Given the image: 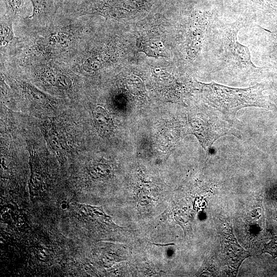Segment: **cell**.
<instances>
[{
    "instance_id": "4fadbf2b",
    "label": "cell",
    "mask_w": 277,
    "mask_h": 277,
    "mask_svg": "<svg viewBox=\"0 0 277 277\" xmlns=\"http://www.w3.org/2000/svg\"><path fill=\"white\" fill-rule=\"evenodd\" d=\"M91 173L97 177H104L110 173V168L106 165L96 164L92 167Z\"/></svg>"
},
{
    "instance_id": "ba28073f",
    "label": "cell",
    "mask_w": 277,
    "mask_h": 277,
    "mask_svg": "<svg viewBox=\"0 0 277 277\" xmlns=\"http://www.w3.org/2000/svg\"><path fill=\"white\" fill-rule=\"evenodd\" d=\"M45 138L51 148L58 156L63 155L67 149V140L62 129L56 124L47 125L45 128Z\"/></svg>"
},
{
    "instance_id": "6da1fadb",
    "label": "cell",
    "mask_w": 277,
    "mask_h": 277,
    "mask_svg": "<svg viewBox=\"0 0 277 277\" xmlns=\"http://www.w3.org/2000/svg\"><path fill=\"white\" fill-rule=\"evenodd\" d=\"M200 84L206 101L229 122L235 119L238 111L244 107L268 108L271 106L263 94L264 88L261 84L244 89L229 87L213 82Z\"/></svg>"
},
{
    "instance_id": "52a82bcc",
    "label": "cell",
    "mask_w": 277,
    "mask_h": 277,
    "mask_svg": "<svg viewBox=\"0 0 277 277\" xmlns=\"http://www.w3.org/2000/svg\"><path fill=\"white\" fill-rule=\"evenodd\" d=\"M32 13L28 18L33 21L51 18L62 6L64 0H31Z\"/></svg>"
},
{
    "instance_id": "277c9868",
    "label": "cell",
    "mask_w": 277,
    "mask_h": 277,
    "mask_svg": "<svg viewBox=\"0 0 277 277\" xmlns=\"http://www.w3.org/2000/svg\"><path fill=\"white\" fill-rule=\"evenodd\" d=\"M36 65L34 74L43 83L63 91H68L73 88L72 78L61 64L51 60L39 62Z\"/></svg>"
},
{
    "instance_id": "8992f818",
    "label": "cell",
    "mask_w": 277,
    "mask_h": 277,
    "mask_svg": "<svg viewBox=\"0 0 277 277\" xmlns=\"http://www.w3.org/2000/svg\"><path fill=\"white\" fill-rule=\"evenodd\" d=\"M209 15L202 13L195 16L190 22L186 35V52L192 58L201 49L205 32L209 23Z\"/></svg>"
},
{
    "instance_id": "5bb4252c",
    "label": "cell",
    "mask_w": 277,
    "mask_h": 277,
    "mask_svg": "<svg viewBox=\"0 0 277 277\" xmlns=\"http://www.w3.org/2000/svg\"><path fill=\"white\" fill-rule=\"evenodd\" d=\"M263 252L269 253L273 257L277 256V237L273 238L269 243L265 245Z\"/></svg>"
},
{
    "instance_id": "9a60e30c",
    "label": "cell",
    "mask_w": 277,
    "mask_h": 277,
    "mask_svg": "<svg viewBox=\"0 0 277 277\" xmlns=\"http://www.w3.org/2000/svg\"><path fill=\"white\" fill-rule=\"evenodd\" d=\"M271 36L273 50L277 55V30L271 32Z\"/></svg>"
},
{
    "instance_id": "8fae6325",
    "label": "cell",
    "mask_w": 277,
    "mask_h": 277,
    "mask_svg": "<svg viewBox=\"0 0 277 277\" xmlns=\"http://www.w3.org/2000/svg\"><path fill=\"white\" fill-rule=\"evenodd\" d=\"M13 19L6 15L1 16L0 25V47L2 51L15 37L13 29Z\"/></svg>"
},
{
    "instance_id": "30bf717a",
    "label": "cell",
    "mask_w": 277,
    "mask_h": 277,
    "mask_svg": "<svg viewBox=\"0 0 277 277\" xmlns=\"http://www.w3.org/2000/svg\"><path fill=\"white\" fill-rule=\"evenodd\" d=\"M93 121L97 131L102 135L109 134L113 130V121L107 111L101 106H97L93 111Z\"/></svg>"
},
{
    "instance_id": "9c48e42d",
    "label": "cell",
    "mask_w": 277,
    "mask_h": 277,
    "mask_svg": "<svg viewBox=\"0 0 277 277\" xmlns=\"http://www.w3.org/2000/svg\"><path fill=\"white\" fill-rule=\"evenodd\" d=\"M224 253L227 262L235 270H238L243 261L250 255L234 240L232 244L229 242L228 245L224 246Z\"/></svg>"
},
{
    "instance_id": "7c38bea8",
    "label": "cell",
    "mask_w": 277,
    "mask_h": 277,
    "mask_svg": "<svg viewBox=\"0 0 277 277\" xmlns=\"http://www.w3.org/2000/svg\"><path fill=\"white\" fill-rule=\"evenodd\" d=\"M6 9V15L13 20L19 18L24 10V0H2Z\"/></svg>"
},
{
    "instance_id": "7a4b0ae2",
    "label": "cell",
    "mask_w": 277,
    "mask_h": 277,
    "mask_svg": "<svg viewBox=\"0 0 277 277\" xmlns=\"http://www.w3.org/2000/svg\"><path fill=\"white\" fill-rule=\"evenodd\" d=\"M81 37V27L76 24L62 25L37 33L26 52L25 57L41 61L51 60L70 51Z\"/></svg>"
},
{
    "instance_id": "5b68a950",
    "label": "cell",
    "mask_w": 277,
    "mask_h": 277,
    "mask_svg": "<svg viewBox=\"0 0 277 277\" xmlns=\"http://www.w3.org/2000/svg\"><path fill=\"white\" fill-rule=\"evenodd\" d=\"M214 114L211 118H195L191 125L194 133L197 135L206 151H209L214 142L227 133L225 125Z\"/></svg>"
},
{
    "instance_id": "3957f363",
    "label": "cell",
    "mask_w": 277,
    "mask_h": 277,
    "mask_svg": "<svg viewBox=\"0 0 277 277\" xmlns=\"http://www.w3.org/2000/svg\"><path fill=\"white\" fill-rule=\"evenodd\" d=\"M242 26V22H236L224 27L222 36L223 47L227 57L234 64L242 67L255 68L248 48L238 40V33Z\"/></svg>"
}]
</instances>
